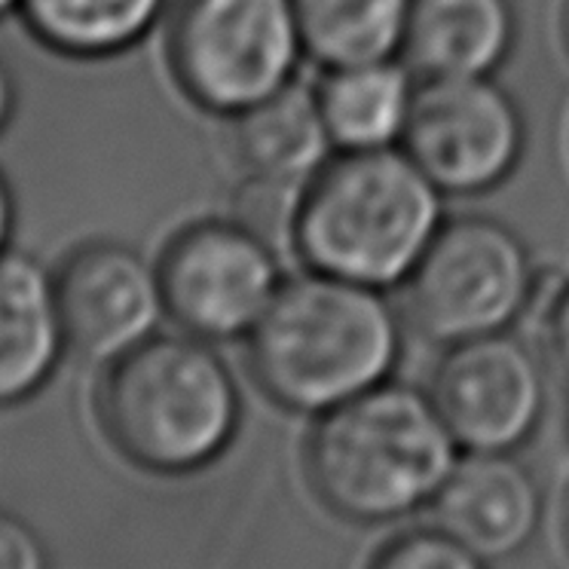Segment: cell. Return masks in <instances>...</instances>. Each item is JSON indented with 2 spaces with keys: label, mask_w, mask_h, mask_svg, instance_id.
<instances>
[{
  "label": "cell",
  "mask_w": 569,
  "mask_h": 569,
  "mask_svg": "<svg viewBox=\"0 0 569 569\" xmlns=\"http://www.w3.org/2000/svg\"><path fill=\"white\" fill-rule=\"evenodd\" d=\"M303 38L295 0H181L169 68L197 108L239 117L295 83Z\"/></svg>",
  "instance_id": "5"
},
{
  "label": "cell",
  "mask_w": 569,
  "mask_h": 569,
  "mask_svg": "<svg viewBox=\"0 0 569 569\" xmlns=\"http://www.w3.org/2000/svg\"><path fill=\"white\" fill-rule=\"evenodd\" d=\"M242 396L209 340L157 335L108 365L99 420L136 466L181 475L209 466L233 441Z\"/></svg>",
  "instance_id": "4"
},
{
  "label": "cell",
  "mask_w": 569,
  "mask_h": 569,
  "mask_svg": "<svg viewBox=\"0 0 569 569\" xmlns=\"http://www.w3.org/2000/svg\"><path fill=\"white\" fill-rule=\"evenodd\" d=\"M16 113V77L10 71V64L3 62L0 56V132L10 126Z\"/></svg>",
  "instance_id": "22"
},
{
  "label": "cell",
  "mask_w": 569,
  "mask_h": 569,
  "mask_svg": "<svg viewBox=\"0 0 569 569\" xmlns=\"http://www.w3.org/2000/svg\"><path fill=\"white\" fill-rule=\"evenodd\" d=\"M567 43H569V3H567Z\"/></svg>",
  "instance_id": "24"
},
{
  "label": "cell",
  "mask_w": 569,
  "mask_h": 569,
  "mask_svg": "<svg viewBox=\"0 0 569 569\" xmlns=\"http://www.w3.org/2000/svg\"><path fill=\"white\" fill-rule=\"evenodd\" d=\"M398 59L328 68L316 99L340 150H386L405 144L420 83Z\"/></svg>",
  "instance_id": "15"
},
{
  "label": "cell",
  "mask_w": 569,
  "mask_h": 569,
  "mask_svg": "<svg viewBox=\"0 0 569 569\" xmlns=\"http://www.w3.org/2000/svg\"><path fill=\"white\" fill-rule=\"evenodd\" d=\"M68 352L87 365H113L160 335L166 310L160 263L117 239L74 248L56 270Z\"/></svg>",
  "instance_id": "10"
},
{
  "label": "cell",
  "mask_w": 569,
  "mask_h": 569,
  "mask_svg": "<svg viewBox=\"0 0 569 569\" xmlns=\"http://www.w3.org/2000/svg\"><path fill=\"white\" fill-rule=\"evenodd\" d=\"M68 356L56 272L26 251L0 254V408H16L50 383Z\"/></svg>",
  "instance_id": "12"
},
{
  "label": "cell",
  "mask_w": 569,
  "mask_h": 569,
  "mask_svg": "<svg viewBox=\"0 0 569 569\" xmlns=\"http://www.w3.org/2000/svg\"><path fill=\"white\" fill-rule=\"evenodd\" d=\"M295 10L303 50L328 71L398 59L413 0H295Z\"/></svg>",
  "instance_id": "17"
},
{
  "label": "cell",
  "mask_w": 569,
  "mask_h": 569,
  "mask_svg": "<svg viewBox=\"0 0 569 569\" xmlns=\"http://www.w3.org/2000/svg\"><path fill=\"white\" fill-rule=\"evenodd\" d=\"M169 0H19L28 31L68 59H111L160 26Z\"/></svg>",
  "instance_id": "16"
},
{
  "label": "cell",
  "mask_w": 569,
  "mask_h": 569,
  "mask_svg": "<svg viewBox=\"0 0 569 569\" xmlns=\"http://www.w3.org/2000/svg\"><path fill=\"white\" fill-rule=\"evenodd\" d=\"M19 10V0H0V19Z\"/></svg>",
  "instance_id": "23"
},
{
  "label": "cell",
  "mask_w": 569,
  "mask_h": 569,
  "mask_svg": "<svg viewBox=\"0 0 569 569\" xmlns=\"http://www.w3.org/2000/svg\"><path fill=\"white\" fill-rule=\"evenodd\" d=\"M401 148L445 197H481L518 169L527 123L493 77L422 80Z\"/></svg>",
  "instance_id": "8"
},
{
  "label": "cell",
  "mask_w": 569,
  "mask_h": 569,
  "mask_svg": "<svg viewBox=\"0 0 569 569\" xmlns=\"http://www.w3.org/2000/svg\"><path fill=\"white\" fill-rule=\"evenodd\" d=\"M459 445L429 392L383 383L322 413L307 450L310 481L337 515L389 520L441 493Z\"/></svg>",
  "instance_id": "3"
},
{
  "label": "cell",
  "mask_w": 569,
  "mask_h": 569,
  "mask_svg": "<svg viewBox=\"0 0 569 569\" xmlns=\"http://www.w3.org/2000/svg\"><path fill=\"white\" fill-rule=\"evenodd\" d=\"M13 227H16V199L10 184H7V178H3V172H0V254H3V251H10Z\"/></svg>",
  "instance_id": "21"
},
{
  "label": "cell",
  "mask_w": 569,
  "mask_h": 569,
  "mask_svg": "<svg viewBox=\"0 0 569 569\" xmlns=\"http://www.w3.org/2000/svg\"><path fill=\"white\" fill-rule=\"evenodd\" d=\"M236 120V157L248 178L307 187L335 160L316 89L288 83Z\"/></svg>",
  "instance_id": "14"
},
{
  "label": "cell",
  "mask_w": 569,
  "mask_h": 569,
  "mask_svg": "<svg viewBox=\"0 0 569 569\" xmlns=\"http://www.w3.org/2000/svg\"><path fill=\"white\" fill-rule=\"evenodd\" d=\"M405 288L410 325L453 347L518 322L536 295V263L508 223L466 214L445 221Z\"/></svg>",
  "instance_id": "6"
},
{
  "label": "cell",
  "mask_w": 569,
  "mask_h": 569,
  "mask_svg": "<svg viewBox=\"0 0 569 569\" xmlns=\"http://www.w3.org/2000/svg\"><path fill=\"white\" fill-rule=\"evenodd\" d=\"M548 337H551V347H555L560 365L569 371V284L557 291L555 303H551Z\"/></svg>",
  "instance_id": "20"
},
{
  "label": "cell",
  "mask_w": 569,
  "mask_h": 569,
  "mask_svg": "<svg viewBox=\"0 0 569 569\" xmlns=\"http://www.w3.org/2000/svg\"><path fill=\"white\" fill-rule=\"evenodd\" d=\"M160 276L169 319L209 343L248 340L282 288L272 242L236 218L184 227L162 251Z\"/></svg>",
  "instance_id": "7"
},
{
  "label": "cell",
  "mask_w": 569,
  "mask_h": 569,
  "mask_svg": "<svg viewBox=\"0 0 569 569\" xmlns=\"http://www.w3.org/2000/svg\"><path fill=\"white\" fill-rule=\"evenodd\" d=\"M518 43L511 0H413L405 59L420 80L493 77Z\"/></svg>",
  "instance_id": "13"
},
{
  "label": "cell",
  "mask_w": 569,
  "mask_h": 569,
  "mask_svg": "<svg viewBox=\"0 0 569 569\" xmlns=\"http://www.w3.org/2000/svg\"><path fill=\"white\" fill-rule=\"evenodd\" d=\"M429 396L462 450L511 453L539 429L548 380L539 356L502 331L447 347Z\"/></svg>",
  "instance_id": "9"
},
{
  "label": "cell",
  "mask_w": 569,
  "mask_h": 569,
  "mask_svg": "<svg viewBox=\"0 0 569 569\" xmlns=\"http://www.w3.org/2000/svg\"><path fill=\"white\" fill-rule=\"evenodd\" d=\"M435 515L475 555L502 557L536 532L539 490L511 453H469L435 496Z\"/></svg>",
  "instance_id": "11"
},
{
  "label": "cell",
  "mask_w": 569,
  "mask_h": 569,
  "mask_svg": "<svg viewBox=\"0 0 569 569\" xmlns=\"http://www.w3.org/2000/svg\"><path fill=\"white\" fill-rule=\"evenodd\" d=\"M0 569H47L38 536L10 515H0Z\"/></svg>",
  "instance_id": "19"
},
{
  "label": "cell",
  "mask_w": 569,
  "mask_h": 569,
  "mask_svg": "<svg viewBox=\"0 0 569 569\" xmlns=\"http://www.w3.org/2000/svg\"><path fill=\"white\" fill-rule=\"evenodd\" d=\"M567 527H569V511H567Z\"/></svg>",
  "instance_id": "25"
},
{
  "label": "cell",
  "mask_w": 569,
  "mask_h": 569,
  "mask_svg": "<svg viewBox=\"0 0 569 569\" xmlns=\"http://www.w3.org/2000/svg\"><path fill=\"white\" fill-rule=\"evenodd\" d=\"M481 555L450 532H410L386 545L371 569H481Z\"/></svg>",
  "instance_id": "18"
},
{
  "label": "cell",
  "mask_w": 569,
  "mask_h": 569,
  "mask_svg": "<svg viewBox=\"0 0 569 569\" xmlns=\"http://www.w3.org/2000/svg\"><path fill=\"white\" fill-rule=\"evenodd\" d=\"M441 227L445 190L408 150H340L303 190L291 246L310 270L389 291Z\"/></svg>",
  "instance_id": "2"
},
{
  "label": "cell",
  "mask_w": 569,
  "mask_h": 569,
  "mask_svg": "<svg viewBox=\"0 0 569 569\" xmlns=\"http://www.w3.org/2000/svg\"><path fill=\"white\" fill-rule=\"evenodd\" d=\"M405 325L380 288L328 272L288 279L248 337V368L298 413H328L392 380Z\"/></svg>",
  "instance_id": "1"
}]
</instances>
